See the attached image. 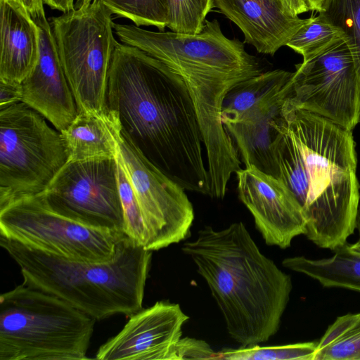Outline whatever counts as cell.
<instances>
[{
  "label": "cell",
  "mask_w": 360,
  "mask_h": 360,
  "mask_svg": "<svg viewBox=\"0 0 360 360\" xmlns=\"http://www.w3.org/2000/svg\"><path fill=\"white\" fill-rule=\"evenodd\" d=\"M117 157L135 193L148 236V250L178 243L190 232L194 210L185 190L148 162L120 130Z\"/></svg>",
  "instance_id": "cell-12"
},
{
  "label": "cell",
  "mask_w": 360,
  "mask_h": 360,
  "mask_svg": "<svg viewBox=\"0 0 360 360\" xmlns=\"http://www.w3.org/2000/svg\"><path fill=\"white\" fill-rule=\"evenodd\" d=\"M219 359L218 352L204 340L193 338H181L176 342L173 360Z\"/></svg>",
  "instance_id": "cell-29"
},
{
  "label": "cell",
  "mask_w": 360,
  "mask_h": 360,
  "mask_svg": "<svg viewBox=\"0 0 360 360\" xmlns=\"http://www.w3.org/2000/svg\"><path fill=\"white\" fill-rule=\"evenodd\" d=\"M317 342H305L278 346L258 345L218 352L219 359L225 360H314Z\"/></svg>",
  "instance_id": "cell-25"
},
{
  "label": "cell",
  "mask_w": 360,
  "mask_h": 360,
  "mask_svg": "<svg viewBox=\"0 0 360 360\" xmlns=\"http://www.w3.org/2000/svg\"><path fill=\"white\" fill-rule=\"evenodd\" d=\"M293 72L284 70L263 72L232 88L226 95L221 120L224 123L238 120L262 99L281 91L291 80Z\"/></svg>",
  "instance_id": "cell-21"
},
{
  "label": "cell",
  "mask_w": 360,
  "mask_h": 360,
  "mask_svg": "<svg viewBox=\"0 0 360 360\" xmlns=\"http://www.w3.org/2000/svg\"><path fill=\"white\" fill-rule=\"evenodd\" d=\"M112 12L100 1L75 4L50 25L78 112L107 111L108 75L117 41Z\"/></svg>",
  "instance_id": "cell-7"
},
{
  "label": "cell",
  "mask_w": 360,
  "mask_h": 360,
  "mask_svg": "<svg viewBox=\"0 0 360 360\" xmlns=\"http://www.w3.org/2000/svg\"><path fill=\"white\" fill-rule=\"evenodd\" d=\"M189 317L178 304L159 301L129 316L123 328L98 349V360H173Z\"/></svg>",
  "instance_id": "cell-14"
},
{
  "label": "cell",
  "mask_w": 360,
  "mask_h": 360,
  "mask_svg": "<svg viewBox=\"0 0 360 360\" xmlns=\"http://www.w3.org/2000/svg\"><path fill=\"white\" fill-rule=\"evenodd\" d=\"M347 250L353 255L360 257V240L353 244H346Z\"/></svg>",
  "instance_id": "cell-35"
},
{
  "label": "cell",
  "mask_w": 360,
  "mask_h": 360,
  "mask_svg": "<svg viewBox=\"0 0 360 360\" xmlns=\"http://www.w3.org/2000/svg\"><path fill=\"white\" fill-rule=\"evenodd\" d=\"M181 250L206 281L236 342L256 345L278 332L292 279L259 250L243 222L220 230L206 226Z\"/></svg>",
  "instance_id": "cell-4"
},
{
  "label": "cell",
  "mask_w": 360,
  "mask_h": 360,
  "mask_svg": "<svg viewBox=\"0 0 360 360\" xmlns=\"http://www.w3.org/2000/svg\"><path fill=\"white\" fill-rule=\"evenodd\" d=\"M283 4L294 15H298L309 11L306 0H281Z\"/></svg>",
  "instance_id": "cell-33"
},
{
  "label": "cell",
  "mask_w": 360,
  "mask_h": 360,
  "mask_svg": "<svg viewBox=\"0 0 360 360\" xmlns=\"http://www.w3.org/2000/svg\"><path fill=\"white\" fill-rule=\"evenodd\" d=\"M0 245L19 266L24 284L60 297L96 321L130 316L143 309L153 251L126 235L104 262L65 259L3 236Z\"/></svg>",
  "instance_id": "cell-5"
},
{
  "label": "cell",
  "mask_w": 360,
  "mask_h": 360,
  "mask_svg": "<svg viewBox=\"0 0 360 360\" xmlns=\"http://www.w3.org/2000/svg\"><path fill=\"white\" fill-rule=\"evenodd\" d=\"M114 30L122 44L160 60L182 78L201 130L210 182L227 184L241 162L221 120L223 101L236 84L263 72L259 60L242 41L226 37L217 19L206 20L196 34L127 24H114Z\"/></svg>",
  "instance_id": "cell-3"
},
{
  "label": "cell",
  "mask_w": 360,
  "mask_h": 360,
  "mask_svg": "<svg viewBox=\"0 0 360 360\" xmlns=\"http://www.w3.org/2000/svg\"><path fill=\"white\" fill-rule=\"evenodd\" d=\"M291 93L292 79L281 91L260 101L238 120L224 124L245 167L253 166L278 177L272 146L285 122L283 108Z\"/></svg>",
  "instance_id": "cell-16"
},
{
  "label": "cell",
  "mask_w": 360,
  "mask_h": 360,
  "mask_svg": "<svg viewBox=\"0 0 360 360\" xmlns=\"http://www.w3.org/2000/svg\"><path fill=\"white\" fill-rule=\"evenodd\" d=\"M0 81L21 84L38 62L40 30L15 0H0Z\"/></svg>",
  "instance_id": "cell-18"
},
{
  "label": "cell",
  "mask_w": 360,
  "mask_h": 360,
  "mask_svg": "<svg viewBox=\"0 0 360 360\" xmlns=\"http://www.w3.org/2000/svg\"><path fill=\"white\" fill-rule=\"evenodd\" d=\"M116 159L119 191L124 214V233L136 243L147 250L148 236L135 193L117 155Z\"/></svg>",
  "instance_id": "cell-27"
},
{
  "label": "cell",
  "mask_w": 360,
  "mask_h": 360,
  "mask_svg": "<svg viewBox=\"0 0 360 360\" xmlns=\"http://www.w3.org/2000/svg\"><path fill=\"white\" fill-rule=\"evenodd\" d=\"M324 0H306L309 9L320 12Z\"/></svg>",
  "instance_id": "cell-34"
},
{
  "label": "cell",
  "mask_w": 360,
  "mask_h": 360,
  "mask_svg": "<svg viewBox=\"0 0 360 360\" xmlns=\"http://www.w3.org/2000/svg\"><path fill=\"white\" fill-rule=\"evenodd\" d=\"M94 0H79L77 4H89L91 3Z\"/></svg>",
  "instance_id": "cell-37"
},
{
  "label": "cell",
  "mask_w": 360,
  "mask_h": 360,
  "mask_svg": "<svg viewBox=\"0 0 360 360\" xmlns=\"http://www.w3.org/2000/svg\"><path fill=\"white\" fill-rule=\"evenodd\" d=\"M124 236L85 226L57 213L41 193L0 207V236L68 259L109 261Z\"/></svg>",
  "instance_id": "cell-9"
},
{
  "label": "cell",
  "mask_w": 360,
  "mask_h": 360,
  "mask_svg": "<svg viewBox=\"0 0 360 360\" xmlns=\"http://www.w3.org/2000/svg\"><path fill=\"white\" fill-rule=\"evenodd\" d=\"M295 67L288 101L352 131L360 119V82L347 35Z\"/></svg>",
  "instance_id": "cell-10"
},
{
  "label": "cell",
  "mask_w": 360,
  "mask_h": 360,
  "mask_svg": "<svg viewBox=\"0 0 360 360\" xmlns=\"http://www.w3.org/2000/svg\"><path fill=\"white\" fill-rule=\"evenodd\" d=\"M96 319L23 283L0 296V360H87Z\"/></svg>",
  "instance_id": "cell-6"
},
{
  "label": "cell",
  "mask_w": 360,
  "mask_h": 360,
  "mask_svg": "<svg viewBox=\"0 0 360 360\" xmlns=\"http://www.w3.org/2000/svg\"><path fill=\"white\" fill-rule=\"evenodd\" d=\"M111 12L135 25L165 31L169 18V0H100Z\"/></svg>",
  "instance_id": "cell-24"
},
{
  "label": "cell",
  "mask_w": 360,
  "mask_h": 360,
  "mask_svg": "<svg viewBox=\"0 0 360 360\" xmlns=\"http://www.w3.org/2000/svg\"><path fill=\"white\" fill-rule=\"evenodd\" d=\"M345 34L342 30L320 13L306 19L286 46L307 60Z\"/></svg>",
  "instance_id": "cell-23"
},
{
  "label": "cell",
  "mask_w": 360,
  "mask_h": 360,
  "mask_svg": "<svg viewBox=\"0 0 360 360\" xmlns=\"http://www.w3.org/2000/svg\"><path fill=\"white\" fill-rule=\"evenodd\" d=\"M40 30V53L32 72L21 83L22 102L36 110L60 132L78 114L65 75L50 22L46 18L34 21Z\"/></svg>",
  "instance_id": "cell-15"
},
{
  "label": "cell",
  "mask_w": 360,
  "mask_h": 360,
  "mask_svg": "<svg viewBox=\"0 0 360 360\" xmlns=\"http://www.w3.org/2000/svg\"><path fill=\"white\" fill-rule=\"evenodd\" d=\"M15 1L25 7L34 21L46 17L43 0Z\"/></svg>",
  "instance_id": "cell-31"
},
{
  "label": "cell",
  "mask_w": 360,
  "mask_h": 360,
  "mask_svg": "<svg viewBox=\"0 0 360 360\" xmlns=\"http://www.w3.org/2000/svg\"><path fill=\"white\" fill-rule=\"evenodd\" d=\"M24 102L0 108V207L44 192L68 161L61 133Z\"/></svg>",
  "instance_id": "cell-8"
},
{
  "label": "cell",
  "mask_w": 360,
  "mask_h": 360,
  "mask_svg": "<svg viewBox=\"0 0 360 360\" xmlns=\"http://www.w3.org/2000/svg\"><path fill=\"white\" fill-rule=\"evenodd\" d=\"M356 229L358 230L359 236V240H360V207H359V212H358V215H357V219H356Z\"/></svg>",
  "instance_id": "cell-36"
},
{
  "label": "cell",
  "mask_w": 360,
  "mask_h": 360,
  "mask_svg": "<svg viewBox=\"0 0 360 360\" xmlns=\"http://www.w3.org/2000/svg\"><path fill=\"white\" fill-rule=\"evenodd\" d=\"M41 193L47 205L63 216L125 235L116 157L68 161Z\"/></svg>",
  "instance_id": "cell-11"
},
{
  "label": "cell",
  "mask_w": 360,
  "mask_h": 360,
  "mask_svg": "<svg viewBox=\"0 0 360 360\" xmlns=\"http://www.w3.org/2000/svg\"><path fill=\"white\" fill-rule=\"evenodd\" d=\"M236 174L239 198L252 214L266 244L285 249L295 237L305 234L303 210L282 181L253 166Z\"/></svg>",
  "instance_id": "cell-13"
},
{
  "label": "cell",
  "mask_w": 360,
  "mask_h": 360,
  "mask_svg": "<svg viewBox=\"0 0 360 360\" xmlns=\"http://www.w3.org/2000/svg\"><path fill=\"white\" fill-rule=\"evenodd\" d=\"M319 13L340 27L349 39L356 53L360 82V0H324Z\"/></svg>",
  "instance_id": "cell-28"
},
{
  "label": "cell",
  "mask_w": 360,
  "mask_h": 360,
  "mask_svg": "<svg viewBox=\"0 0 360 360\" xmlns=\"http://www.w3.org/2000/svg\"><path fill=\"white\" fill-rule=\"evenodd\" d=\"M283 110L285 122L272 146L277 179L303 210L306 237L335 251L356 229L359 210L352 131L288 99Z\"/></svg>",
  "instance_id": "cell-2"
},
{
  "label": "cell",
  "mask_w": 360,
  "mask_h": 360,
  "mask_svg": "<svg viewBox=\"0 0 360 360\" xmlns=\"http://www.w3.org/2000/svg\"><path fill=\"white\" fill-rule=\"evenodd\" d=\"M44 4L52 9L62 11L63 13L75 9L74 0H43Z\"/></svg>",
  "instance_id": "cell-32"
},
{
  "label": "cell",
  "mask_w": 360,
  "mask_h": 360,
  "mask_svg": "<svg viewBox=\"0 0 360 360\" xmlns=\"http://www.w3.org/2000/svg\"><path fill=\"white\" fill-rule=\"evenodd\" d=\"M314 360H360V312L338 316L329 326Z\"/></svg>",
  "instance_id": "cell-22"
},
{
  "label": "cell",
  "mask_w": 360,
  "mask_h": 360,
  "mask_svg": "<svg viewBox=\"0 0 360 360\" xmlns=\"http://www.w3.org/2000/svg\"><path fill=\"white\" fill-rule=\"evenodd\" d=\"M346 244L329 257H291L284 259L282 265L316 280L323 287L360 292V257L352 254Z\"/></svg>",
  "instance_id": "cell-20"
},
{
  "label": "cell",
  "mask_w": 360,
  "mask_h": 360,
  "mask_svg": "<svg viewBox=\"0 0 360 360\" xmlns=\"http://www.w3.org/2000/svg\"><path fill=\"white\" fill-rule=\"evenodd\" d=\"M214 8V0H169L171 31L196 34L204 27L207 14Z\"/></svg>",
  "instance_id": "cell-26"
},
{
  "label": "cell",
  "mask_w": 360,
  "mask_h": 360,
  "mask_svg": "<svg viewBox=\"0 0 360 360\" xmlns=\"http://www.w3.org/2000/svg\"><path fill=\"white\" fill-rule=\"evenodd\" d=\"M21 100V84H14L0 81V108L20 102Z\"/></svg>",
  "instance_id": "cell-30"
},
{
  "label": "cell",
  "mask_w": 360,
  "mask_h": 360,
  "mask_svg": "<svg viewBox=\"0 0 360 360\" xmlns=\"http://www.w3.org/2000/svg\"><path fill=\"white\" fill-rule=\"evenodd\" d=\"M120 130L116 117L108 110L103 113L78 112L68 127L60 132L68 161L115 158Z\"/></svg>",
  "instance_id": "cell-19"
},
{
  "label": "cell",
  "mask_w": 360,
  "mask_h": 360,
  "mask_svg": "<svg viewBox=\"0 0 360 360\" xmlns=\"http://www.w3.org/2000/svg\"><path fill=\"white\" fill-rule=\"evenodd\" d=\"M214 8L235 23L244 42L274 56L305 22L281 0H214Z\"/></svg>",
  "instance_id": "cell-17"
},
{
  "label": "cell",
  "mask_w": 360,
  "mask_h": 360,
  "mask_svg": "<svg viewBox=\"0 0 360 360\" xmlns=\"http://www.w3.org/2000/svg\"><path fill=\"white\" fill-rule=\"evenodd\" d=\"M107 110L140 153L184 190L210 195L202 133L182 78L160 60L117 41Z\"/></svg>",
  "instance_id": "cell-1"
}]
</instances>
